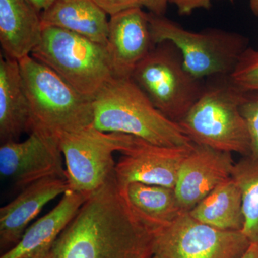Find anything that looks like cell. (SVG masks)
Instances as JSON below:
<instances>
[{
	"label": "cell",
	"mask_w": 258,
	"mask_h": 258,
	"mask_svg": "<svg viewBox=\"0 0 258 258\" xmlns=\"http://www.w3.org/2000/svg\"><path fill=\"white\" fill-rule=\"evenodd\" d=\"M241 112L247 123L250 137V155L258 159V91H246Z\"/></svg>",
	"instance_id": "603a6c76"
},
{
	"label": "cell",
	"mask_w": 258,
	"mask_h": 258,
	"mask_svg": "<svg viewBox=\"0 0 258 258\" xmlns=\"http://www.w3.org/2000/svg\"><path fill=\"white\" fill-rule=\"evenodd\" d=\"M230 77L244 91H258V49L244 51Z\"/></svg>",
	"instance_id": "7402d4cb"
},
{
	"label": "cell",
	"mask_w": 258,
	"mask_h": 258,
	"mask_svg": "<svg viewBox=\"0 0 258 258\" xmlns=\"http://www.w3.org/2000/svg\"><path fill=\"white\" fill-rule=\"evenodd\" d=\"M149 258H154V257H149Z\"/></svg>",
	"instance_id": "1f68e13d"
},
{
	"label": "cell",
	"mask_w": 258,
	"mask_h": 258,
	"mask_svg": "<svg viewBox=\"0 0 258 258\" xmlns=\"http://www.w3.org/2000/svg\"><path fill=\"white\" fill-rule=\"evenodd\" d=\"M70 189L66 178L48 177L22 189L0 209V247L5 252L20 242L30 222L51 200Z\"/></svg>",
	"instance_id": "5bb4252c"
},
{
	"label": "cell",
	"mask_w": 258,
	"mask_h": 258,
	"mask_svg": "<svg viewBox=\"0 0 258 258\" xmlns=\"http://www.w3.org/2000/svg\"><path fill=\"white\" fill-rule=\"evenodd\" d=\"M132 79L157 109L172 121L179 120L201 96L205 80L186 69L181 52L172 43L156 44L141 61Z\"/></svg>",
	"instance_id": "52a82bcc"
},
{
	"label": "cell",
	"mask_w": 258,
	"mask_h": 258,
	"mask_svg": "<svg viewBox=\"0 0 258 258\" xmlns=\"http://www.w3.org/2000/svg\"><path fill=\"white\" fill-rule=\"evenodd\" d=\"M41 12L30 0H0V45L3 55L20 61L41 41Z\"/></svg>",
	"instance_id": "9a60e30c"
},
{
	"label": "cell",
	"mask_w": 258,
	"mask_h": 258,
	"mask_svg": "<svg viewBox=\"0 0 258 258\" xmlns=\"http://www.w3.org/2000/svg\"><path fill=\"white\" fill-rule=\"evenodd\" d=\"M241 258H258V244L251 243L249 248Z\"/></svg>",
	"instance_id": "83f0119b"
},
{
	"label": "cell",
	"mask_w": 258,
	"mask_h": 258,
	"mask_svg": "<svg viewBox=\"0 0 258 258\" xmlns=\"http://www.w3.org/2000/svg\"><path fill=\"white\" fill-rule=\"evenodd\" d=\"M169 3L175 5L180 15H189L195 10H209L214 0H168ZM233 3L234 0H227Z\"/></svg>",
	"instance_id": "d4e9b609"
},
{
	"label": "cell",
	"mask_w": 258,
	"mask_h": 258,
	"mask_svg": "<svg viewBox=\"0 0 258 258\" xmlns=\"http://www.w3.org/2000/svg\"><path fill=\"white\" fill-rule=\"evenodd\" d=\"M242 231L222 230L185 212L153 232L154 258H241L250 246Z\"/></svg>",
	"instance_id": "9c48e42d"
},
{
	"label": "cell",
	"mask_w": 258,
	"mask_h": 258,
	"mask_svg": "<svg viewBox=\"0 0 258 258\" xmlns=\"http://www.w3.org/2000/svg\"><path fill=\"white\" fill-rule=\"evenodd\" d=\"M42 27L69 30L106 46L107 13L93 0H57L41 13Z\"/></svg>",
	"instance_id": "ac0fdd59"
},
{
	"label": "cell",
	"mask_w": 258,
	"mask_h": 258,
	"mask_svg": "<svg viewBox=\"0 0 258 258\" xmlns=\"http://www.w3.org/2000/svg\"><path fill=\"white\" fill-rule=\"evenodd\" d=\"M148 13L130 8L112 15L106 45L115 78L132 79L137 64L154 47Z\"/></svg>",
	"instance_id": "4fadbf2b"
},
{
	"label": "cell",
	"mask_w": 258,
	"mask_h": 258,
	"mask_svg": "<svg viewBox=\"0 0 258 258\" xmlns=\"http://www.w3.org/2000/svg\"><path fill=\"white\" fill-rule=\"evenodd\" d=\"M190 147H161L134 137L115 164V177L120 190L131 183L159 185L174 189L181 164Z\"/></svg>",
	"instance_id": "8fae6325"
},
{
	"label": "cell",
	"mask_w": 258,
	"mask_h": 258,
	"mask_svg": "<svg viewBox=\"0 0 258 258\" xmlns=\"http://www.w3.org/2000/svg\"><path fill=\"white\" fill-rule=\"evenodd\" d=\"M107 15L110 16L123 10L141 7L139 0H93Z\"/></svg>",
	"instance_id": "cb8c5ba5"
},
{
	"label": "cell",
	"mask_w": 258,
	"mask_h": 258,
	"mask_svg": "<svg viewBox=\"0 0 258 258\" xmlns=\"http://www.w3.org/2000/svg\"><path fill=\"white\" fill-rule=\"evenodd\" d=\"M246 91L230 76L205 80L201 96L179 125L194 144L250 155V137L241 105Z\"/></svg>",
	"instance_id": "3957f363"
},
{
	"label": "cell",
	"mask_w": 258,
	"mask_h": 258,
	"mask_svg": "<svg viewBox=\"0 0 258 258\" xmlns=\"http://www.w3.org/2000/svg\"><path fill=\"white\" fill-rule=\"evenodd\" d=\"M142 8H147L152 14L163 16L167 10L168 0H139Z\"/></svg>",
	"instance_id": "484cf974"
},
{
	"label": "cell",
	"mask_w": 258,
	"mask_h": 258,
	"mask_svg": "<svg viewBox=\"0 0 258 258\" xmlns=\"http://www.w3.org/2000/svg\"><path fill=\"white\" fill-rule=\"evenodd\" d=\"M120 191L136 216L152 232L185 212L173 188L133 182Z\"/></svg>",
	"instance_id": "d6986e66"
},
{
	"label": "cell",
	"mask_w": 258,
	"mask_h": 258,
	"mask_svg": "<svg viewBox=\"0 0 258 258\" xmlns=\"http://www.w3.org/2000/svg\"><path fill=\"white\" fill-rule=\"evenodd\" d=\"M39 257H31V258H38Z\"/></svg>",
	"instance_id": "4dcf8cb0"
},
{
	"label": "cell",
	"mask_w": 258,
	"mask_h": 258,
	"mask_svg": "<svg viewBox=\"0 0 258 258\" xmlns=\"http://www.w3.org/2000/svg\"><path fill=\"white\" fill-rule=\"evenodd\" d=\"M249 8H250L252 14L258 18V0H249Z\"/></svg>",
	"instance_id": "f1b7e54d"
},
{
	"label": "cell",
	"mask_w": 258,
	"mask_h": 258,
	"mask_svg": "<svg viewBox=\"0 0 258 258\" xmlns=\"http://www.w3.org/2000/svg\"><path fill=\"white\" fill-rule=\"evenodd\" d=\"M31 56L92 101L115 78L106 46L63 29L43 28Z\"/></svg>",
	"instance_id": "8992f818"
},
{
	"label": "cell",
	"mask_w": 258,
	"mask_h": 258,
	"mask_svg": "<svg viewBox=\"0 0 258 258\" xmlns=\"http://www.w3.org/2000/svg\"><path fill=\"white\" fill-rule=\"evenodd\" d=\"M134 136L107 133L93 126L62 134L59 146L66 160L70 189L86 198L115 176L113 153H121Z\"/></svg>",
	"instance_id": "ba28073f"
},
{
	"label": "cell",
	"mask_w": 258,
	"mask_h": 258,
	"mask_svg": "<svg viewBox=\"0 0 258 258\" xmlns=\"http://www.w3.org/2000/svg\"><path fill=\"white\" fill-rule=\"evenodd\" d=\"M19 64L30 106V133L40 132L58 140L62 134L92 126V100L31 55Z\"/></svg>",
	"instance_id": "277c9868"
},
{
	"label": "cell",
	"mask_w": 258,
	"mask_h": 258,
	"mask_svg": "<svg viewBox=\"0 0 258 258\" xmlns=\"http://www.w3.org/2000/svg\"><path fill=\"white\" fill-rule=\"evenodd\" d=\"M188 212L195 220L215 228L228 231L243 229L242 194L232 177L218 185Z\"/></svg>",
	"instance_id": "ffe728a7"
},
{
	"label": "cell",
	"mask_w": 258,
	"mask_h": 258,
	"mask_svg": "<svg viewBox=\"0 0 258 258\" xmlns=\"http://www.w3.org/2000/svg\"><path fill=\"white\" fill-rule=\"evenodd\" d=\"M92 126L107 133H120L169 147L194 144L179 123L162 114L132 79L114 78L93 101Z\"/></svg>",
	"instance_id": "7a4b0ae2"
},
{
	"label": "cell",
	"mask_w": 258,
	"mask_h": 258,
	"mask_svg": "<svg viewBox=\"0 0 258 258\" xmlns=\"http://www.w3.org/2000/svg\"><path fill=\"white\" fill-rule=\"evenodd\" d=\"M153 232L136 216L115 176L87 199L46 258H149Z\"/></svg>",
	"instance_id": "6da1fadb"
},
{
	"label": "cell",
	"mask_w": 258,
	"mask_h": 258,
	"mask_svg": "<svg viewBox=\"0 0 258 258\" xmlns=\"http://www.w3.org/2000/svg\"><path fill=\"white\" fill-rule=\"evenodd\" d=\"M232 154L194 144L185 158L174 190L184 212H189L218 185L232 177Z\"/></svg>",
	"instance_id": "7c38bea8"
},
{
	"label": "cell",
	"mask_w": 258,
	"mask_h": 258,
	"mask_svg": "<svg viewBox=\"0 0 258 258\" xmlns=\"http://www.w3.org/2000/svg\"><path fill=\"white\" fill-rule=\"evenodd\" d=\"M59 141L32 132L23 142H8L0 147V174L17 187L48 177L66 178Z\"/></svg>",
	"instance_id": "30bf717a"
},
{
	"label": "cell",
	"mask_w": 258,
	"mask_h": 258,
	"mask_svg": "<svg viewBox=\"0 0 258 258\" xmlns=\"http://www.w3.org/2000/svg\"><path fill=\"white\" fill-rule=\"evenodd\" d=\"M30 106L19 61L0 55V142H18L30 133Z\"/></svg>",
	"instance_id": "e0dca14e"
},
{
	"label": "cell",
	"mask_w": 258,
	"mask_h": 258,
	"mask_svg": "<svg viewBox=\"0 0 258 258\" xmlns=\"http://www.w3.org/2000/svg\"><path fill=\"white\" fill-rule=\"evenodd\" d=\"M232 177L242 194L244 219L242 233L251 243L258 244V159L242 158L235 163Z\"/></svg>",
	"instance_id": "44dd1931"
},
{
	"label": "cell",
	"mask_w": 258,
	"mask_h": 258,
	"mask_svg": "<svg viewBox=\"0 0 258 258\" xmlns=\"http://www.w3.org/2000/svg\"><path fill=\"white\" fill-rule=\"evenodd\" d=\"M38 258H46V257H45V255H43V256H40V257H39Z\"/></svg>",
	"instance_id": "f546056e"
},
{
	"label": "cell",
	"mask_w": 258,
	"mask_h": 258,
	"mask_svg": "<svg viewBox=\"0 0 258 258\" xmlns=\"http://www.w3.org/2000/svg\"><path fill=\"white\" fill-rule=\"evenodd\" d=\"M40 12L44 11L53 4L57 0H30Z\"/></svg>",
	"instance_id": "4316f807"
},
{
	"label": "cell",
	"mask_w": 258,
	"mask_h": 258,
	"mask_svg": "<svg viewBox=\"0 0 258 258\" xmlns=\"http://www.w3.org/2000/svg\"><path fill=\"white\" fill-rule=\"evenodd\" d=\"M87 199L81 194L68 190L55 208L27 229L20 242L4 252L0 258H31L45 255Z\"/></svg>",
	"instance_id": "2e32d148"
},
{
	"label": "cell",
	"mask_w": 258,
	"mask_h": 258,
	"mask_svg": "<svg viewBox=\"0 0 258 258\" xmlns=\"http://www.w3.org/2000/svg\"><path fill=\"white\" fill-rule=\"evenodd\" d=\"M148 16L153 43L172 42L186 69L198 79L230 76L249 47L248 39L238 32L219 28L190 31L164 15L148 13Z\"/></svg>",
	"instance_id": "5b68a950"
}]
</instances>
